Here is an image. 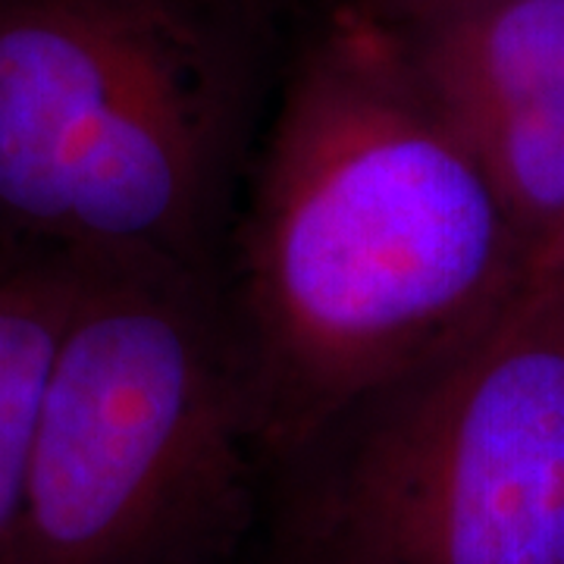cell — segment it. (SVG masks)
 Returning <instances> with one entry per match:
<instances>
[{
    "label": "cell",
    "instance_id": "cell-7",
    "mask_svg": "<svg viewBox=\"0 0 564 564\" xmlns=\"http://www.w3.org/2000/svg\"><path fill=\"white\" fill-rule=\"evenodd\" d=\"M445 117L462 132L467 151L536 263L564 239V101Z\"/></svg>",
    "mask_w": 564,
    "mask_h": 564
},
{
    "label": "cell",
    "instance_id": "cell-6",
    "mask_svg": "<svg viewBox=\"0 0 564 564\" xmlns=\"http://www.w3.org/2000/svg\"><path fill=\"white\" fill-rule=\"evenodd\" d=\"M82 276L61 254L0 248V564L20 558L44 389Z\"/></svg>",
    "mask_w": 564,
    "mask_h": 564
},
{
    "label": "cell",
    "instance_id": "cell-8",
    "mask_svg": "<svg viewBox=\"0 0 564 564\" xmlns=\"http://www.w3.org/2000/svg\"><path fill=\"white\" fill-rule=\"evenodd\" d=\"M302 564H389L370 545L358 540L351 530H345L343 524L323 518V533L314 540V545L307 549V555Z\"/></svg>",
    "mask_w": 564,
    "mask_h": 564
},
{
    "label": "cell",
    "instance_id": "cell-10",
    "mask_svg": "<svg viewBox=\"0 0 564 564\" xmlns=\"http://www.w3.org/2000/svg\"><path fill=\"white\" fill-rule=\"evenodd\" d=\"M530 282H564V239L552 245L530 270Z\"/></svg>",
    "mask_w": 564,
    "mask_h": 564
},
{
    "label": "cell",
    "instance_id": "cell-11",
    "mask_svg": "<svg viewBox=\"0 0 564 564\" xmlns=\"http://www.w3.org/2000/svg\"><path fill=\"white\" fill-rule=\"evenodd\" d=\"M295 564H302V558H299V562H295Z\"/></svg>",
    "mask_w": 564,
    "mask_h": 564
},
{
    "label": "cell",
    "instance_id": "cell-4",
    "mask_svg": "<svg viewBox=\"0 0 564 564\" xmlns=\"http://www.w3.org/2000/svg\"><path fill=\"white\" fill-rule=\"evenodd\" d=\"M323 518L389 564H564V282L345 430Z\"/></svg>",
    "mask_w": 564,
    "mask_h": 564
},
{
    "label": "cell",
    "instance_id": "cell-2",
    "mask_svg": "<svg viewBox=\"0 0 564 564\" xmlns=\"http://www.w3.org/2000/svg\"><path fill=\"white\" fill-rule=\"evenodd\" d=\"M270 462L217 273L85 267L17 564H239Z\"/></svg>",
    "mask_w": 564,
    "mask_h": 564
},
{
    "label": "cell",
    "instance_id": "cell-5",
    "mask_svg": "<svg viewBox=\"0 0 564 564\" xmlns=\"http://www.w3.org/2000/svg\"><path fill=\"white\" fill-rule=\"evenodd\" d=\"M389 25L445 113L564 101V0H455Z\"/></svg>",
    "mask_w": 564,
    "mask_h": 564
},
{
    "label": "cell",
    "instance_id": "cell-9",
    "mask_svg": "<svg viewBox=\"0 0 564 564\" xmlns=\"http://www.w3.org/2000/svg\"><path fill=\"white\" fill-rule=\"evenodd\" d=\"M351 3H358L361 10L386 22H404L421 17V13H430L436 7H445V3H455V0H351Z\"/></svg>",
    "mask_w": 564,
    "mask_h": 564
},
{
    "label": "cell",
    "instance_id": "cell-1",
    "mask_svg": "<svg viewBox=\"0 0 564 564\" xmlns=\"http://www.w3.org/2000/svg\"><path fill=\"white\" fill-rule=\"evenodd\" d=\"M530 267L395 29L348 0L285 82L226 289L270 462H302L474 343Z\"/></svg>",
    "mask_w": 564,
    "mask_h": 564
},
{
    "label": "cell",
    "instance_id": "cell-3",
    "mask_svg": "<svg viewBox=\"0 0 564 564\" xmlns=\"http://www.w3.org/2000/svg\"><path fill=\"white\" fill-rule=\"evenodd\" d=\"M242 82L188 0H0V248L220 273Z\"/></svg>",
    "mask_w": 564,
    "mask_h": 564
}]
</instances>
